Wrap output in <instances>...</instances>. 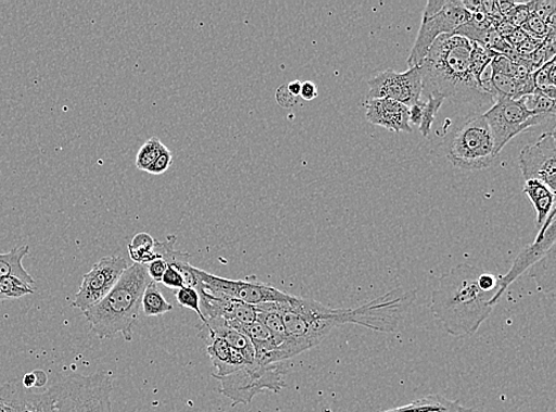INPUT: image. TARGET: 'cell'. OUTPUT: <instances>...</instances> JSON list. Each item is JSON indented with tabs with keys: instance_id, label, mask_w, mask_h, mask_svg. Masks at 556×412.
Segmentation results:
<instances>
[{
	"instance_id": "cell-6",
	"label": "cell",
	"mask_w": 556,
	"mask_h": 412,
	"mask_svg": "<svg viewBox=\"0 0 556 412\" xmlns=\"http://www.w3.org/2000/svg\"><path fill=\"white\" fill-rule=\"evenodd\" d=\"M447 158L457 170L478 172L489 168L496 159L494 139L484 114H473L465 120L452 135Z\"/></svg>"
},
{
	"instance_id": "cell-12",
	"label": "cell",
	"mask_w": 556,
	"mask_h": 412,
	"mask_svg": "<svg viewBox=\"0 0 556 412\" xmlns=\"http://www.w3.org/2000/svg\"><path fill=\"white\" fill-rule=\"evenodd\" d=\"M370 99H391L408 109L421 100L422 72L421 67L409 68L405 73L392 70L375 73L368 80Z\"/></svg>"
},
{
	"instance_id": "cell-44",
	"label": "cell",
	"mask_w": 556,
	"mask_h": 412,
	"mask_svg": "<svg viewBox=\"0 0 556 412\" xmlns=\"http://www.w3.org/2000/svg\"><path fill=\"white\" fill-rule=\"evenodd\" d=\"M0 412H12L11 408L0 398Z\"/></svg>"
},
{
	"instance_id": "cell-11",
	"label": "cell",
	"mask_w": 556,
	"mask_h": 412,
	"mask_svg": "<svg viewBox=\"0 0 556 412\" xmlns=\"http://www.w3.org/2000/svg\"><path fill=\"white\" fill-rule=\"evenodd\" d=\"M127 267V261L121 255L103 257L84 276L72 305L83 313L93 308L113 289Z\"/></svg>"
},
{
	"instance_id": "cell-40",
	"label": "cell",
	"mask_w": 556,
	"mask_h": 412,
	"mask_svg": "<svg viewBox=\"0 0 556 412\" xmlns=\"http://www.w3.org/2000/svg\"><path fill=\"white\" fill-rule=\"evenodd\" d=\"M528 36L521 28H516L507 38L506 41L514 48L519 47L527 40Z\"/></svg>"
},
{
	"instance_id": "cell-33",
	"label": "cell",
	"mask_w": 556,
	"mask_h": 412,
	"mask_svg": "<svg viewBox=\"0 0 556 412\" xmlns=\"http://www.w3.org/2000/svg\"><path fill=\"white\" fill-rule=\"evenodd\" d=\"M48 377L46 373L41 370L33 371L27 373L22 379V385L25 389L33 390L38 388H43L47 384Z\"/></svg>"
},
{
	"instance_id": "cell-15",
	"label": "cell",
	"mask_w": 556,
	"mask_h": 412,
	"mask_svg": "<svg viewBox=\"0 0 556 412\" xmlns=\"http://www.w3.org/2000/svg\"><path fill=\"white\" fill-rule=\"evenodd\" d=\"M366 118L374 125L395 134H410L409 109L391 99L366 100Z\"/></svg>"
},
{
	"instance_id": "cell-37",
	"label": "cell",
	"mask_w": 556,
	"mask_h": 412,
	"mask_svg": "<svg viewBox=\"0 0 556 412\" xmlns=\"http://www.w3.org/2000/svg\"><path fill=\"white\" fill-rule=\"evenodd\" d=\"M425 102L419 100L409 108V124L420 125Z\"/></svg>"
},
{
	"instance_id": "cell-27",
	"label": "cell",
	"mask_w": 556,
	"mask_h": 412,
	"mask_svg": "<svg viewBox=\"0 0 556 412\" xmlns=\"http://www.w3.org/2000/svg\"><path fill=\"white\" fill-rule=\"evenodd\" d=\"M445 99L438 96H429L428 101L425 102L422 111V120L419 125V130L424 137H429L433 122L437 117L439 109L444 104Z\"/></svg>"
},
{
	"instance_id": "cell-30",
	"label": "cell",
	"mask_w": 556,
	"mask_h": 412,
	"mask_svg": "<svg viewBox=\"0 0 556 412\" xmlns=\"http://www.w3.org/2000/svg\"><path fill=\"white\" fill-rule=\"evenodd\" d=\"M535 89L555 87V58L533 73Z\"/></svg>"
},
{
	"instance_id": "cell-43",
	"label": "cell",
	"mask_w": 556,
	"mask_h": 412,
	"mask_svg": "<svg viewBox=\"0 0 556 412\" xmlns=\"http://www.w3.org/2000/svg\"><path fill=\"white\" fill-rule=\"evenodd\" d=\"M382 412H414V407H413V403H409V404L404 405V407H399V408L386 410V411H382Z\"/></svg>"
},
{
	"instance_id": "cell-1",
	"label": "cell",
	"mask_w": 556,
	"mask_h": 412,
	"mask_svg": "<svg viewBox=\"0 0 556 412\" xmlns=\"http://www.w3.org/2000/svg\"><path fill=\"white\" fill-rule=\"evenodd\" d=\"M472 43L458 35L437 38L421 64L422 95L476 108L494 105L472 73Z\"/></svg>"
},
{
	"instance_id": "cell-7",
	"label": "cell",
	"mask_w": 556,
	"mask_h": 412,
	"mask_svg": "<svg viewBox=\"0 0 556 412\" xmlns=\"http://www.w3.org/2000/svg\"><path fill=\"white\" fill-rule=\"evenodd\" d=\"M286 373L278 364L262 365L255 362L242 366L226 377L215 379L222 383L219 392L228 397L231 407L235 408L239 404H251L257 394L281 392L283 388H287L286 379H283Z\"/></svg>"
},
{
	"instance_id": "cell-23",
	"label": "cell",
	"mask_w": 556,
	"mask_h": 412,
	"mask_svg": "<svg viewBox=\"0 0 556 412\" xmlns=\"http://www.w3.org/2000/svg\"><path fill=\"white\" fill-rule=\"evenodd\" d=\"M166 149L157 137H152L138 151L136 159L137 168L141 172H147Z\"/></svg>"
},
{
	"instance_id": "cell-26",
	"label": "cell",
	"mask_w": 556,
	"mask_h": 412,
	"mask_svg": "<svg viewBox=\"0 0 556 412\" xmlns=\"http://www.w3.org/2000/svg\"><path fill=\"white\" fill-rule=\"evenodd\" d=\"M521 101V104L523 108L534 115L538 114H549L554 115L556 114L555 111V100L547 98L546 96H543L539 91L525 96L519 99Z\"/></svg>"
},
{
	"instance_id": "cell-31",
	"label": "cell",
	"mask_w": 556,
	"mask_h": 412,
	"mask_svg": "<svg viewBox=\"0 0 556 412\" xmlns=\"http://www.w3.org/2000/svg\"><path fill=\"white\" fill-rule=\"evenodd\" d=\"M161 283H163L164 287L173 290H178L185 287L182 274H180L173 265H167Z\"/></svg>"
},
{
	"instance_id": "cell-17",
	"label": "cell",
	"mask_w": 556,
	"mask_h": 412,
	"mask_svg": "<svg viewBox=\"0 0 556 412\" xmlns=\"http://www.w3.org/2000/svg\"><path fill=\"white\" fill-rule=\"evenodd\" d=\"M0 398L12 412H38L41 407V394L25 389L22 382L11 380L0 388Z\"/></svg>"
},
{
	"instance_id": "cell-4",
	"label": "cell",
	"mask_w": 556,
	"mask_h": 412,
	"mask_svg": "<svg viewBox=\"0 0 556 412\" xmlns=\"http://www.w3.org/2000/svg\"><path fill=\"white\" fill-rule=\"evenodd\" d=\"M277 307L289 337V359L314 349L334 328L354 325V309H333L293 295Z\"/></svg>"
},
{
	"instance_id": "cell-35",
	"label": "cell",
	"mask_w": 556,
	"mask_h": 412,
	"mask_svg": "<svg viewBox=\"0 0 556 412\" xmlns=\"http://www.w3.org/2000/svg\"><path fill=\"white\" fill-rule=\"evenodd\" d=\"M148 275L151 280L156 282L157 285L162 280V277L165 273V270L167 267V263L165 260L162 259V257H159V259L152 261L151 263L147 264Z\"/></svg>"
},
{
	"instance_id": "cell-18",
	"label": "cell",
	"mask_w": 556,
	"mask_h": 412,
	"mask_svg": "<svg viewBox=\"0 0 556 412\" xmlns=\"http://www.w3.org/2000/svg\"><path fill=\"white\" fill-rule=\"evenodd\" d=\"M525 196L533 203L536 211L535 226L540 230L555 210V192L538 179H529L523 187Z\"/></svg>"
},
{
	"instance_id": "cell-39",
	"label": "cell",
	"mask_w": 556,
	"mask_h": 412,
	"mask_svg": "<svg viewBox=\"0 0 556 412\" xmlns=\"http://www.w3.org/2000/svg\"><path fill=\"white\" fill-rule=\"evenodd\" d=\"M318 97V88L313 82L302 83L301 98L312 101Z\"/></svg>"
},
{
	"instance_id": "cell-10",
	"label": "cell",
	"mask_w": 556,
	"mask_h": 412,
	"mask_svg": "<svg viewBox=\"0 0 556 412\" xmlns=\"http://www.w3.org/2000/svg\"><path fill=\"white\" fill-rule=\"evenodd\" d=\"M195 272L202 282L204 291L255 307L265 303L286 302L291 296L274 286L266 285V283L226 279L205 273L204 270L198 267H195Z\"/></svg>"
},
{
	"instance_id": "cell-25",
	"label": "cell",
	"mask_w": 556,
	"mask_h": 412,
	"mask_svg": "<svg viewBox=\"0 0 556 412\" xmlns=\"http://www.w3.org/2000/svg\"><path fill=\"white\" fill-rule=\"evenodd\" d=\"M493 86L496 91V99L498 97H503L513 100H519L523 97L522 84L515 80L510 75L494 72Z\"/></svg>"
},
{
	"instance_id": "cell-36",
	"label": "cell",
	"mask_w": 556,
	"mask_h": 412,
	"mask_svg": "<svg viewBox=\"0 0 556 412\" xmlns=\"http://www.w3.org/2000/svg\"><path fill=\"white\" fill-rule=\"evenodd\" d=\"M276 99L278 104L283 109L293 108L296 102H299V98L293 97L289 92L287 85H282L277 89Z\"/></svg>"
},
{
	"instance_id": "cell-13",
	"label": "cell",
	"mask_w": 556,
	"mask_h": 412,
	"mask_svg": "<svg viewBox=\"0 0 556 412\" xmlns=\"http://www.w3.org/2000/svg\"><path fill=\"white\" fill-rule=\"evenodd\" d=\"M526 182L538 179L556 191V141L553 133L543 134L534 145L526 146L519 157Z\"/></svg>"
},
{
	"instance_id": "cell-38",
	"label": "cell",
	"mask_w": 556,
	"mask_h": 412,
	"mask_svg": "<svg viewBox=\"0 0 556 412\" xmlns=\"http://www.w3.org/2000/svg\"><path fill=\"white\" fill-rule=\"evenodd\" d=\"M38 412H61L55 405L54 398L49 391L41 394V407Z\"/></svg>"
},
{
	"instance_id": "cell-5",
	"label": "cell",
	"mask_w": 556,
	"mask_h": 412,
	"mask_svg": "<svg viewBox=\"0 0 556 412\" xmlns=\"http://www.w3.org/2000/svg\"><path fill=\"white\" fill-rule=\"evenodd\" d=\"M61 412H113V383L105 371L89 376L73 375L48 390Z\"/></svg>"
},
{
	"instance_id": "cell-19",
	"label": "cell",
	"mask_w": 556,
	"mask_h": 412,
	"mask_svg": "<svg viewBox=\"0 0 556 412\" xmlns=\"http://www.w3.org/2000/svg\"><path fill=\"white\" fill-rule=\"evenodd\" d=\"M30 252L28 245L12 249L7 253H0V278L14 276L34 287L35 280L23 266L24 257Z\"/></svg>"
},
{
	"instance_id": "cell-29",
	"label": "cell",
	"mask_w": 556,
	"mask_h": 412,
	"mask_svg": "<svg viewBox=\"0 0 556 412\" xmlns=\"http://www.w3.org/2000/svg\"><path fill=\"white\" fill-rule=\"evenodd\" d=\"M530 15H533L545 23L556 20L555 0H539V2L528 3Z\"/></svg>"
},
{
	"instance_id": "cell-16",
	"label": "cell",
	"mask_w": 556,
	"mask_h": 412,
	"mask_svg": "<svg viewBox=\"0 0 556 412\" xmlns=\"http://www.w3.org/2000/svg\"><path fill=\"white\" fill-rule=\"evenodd\" d=\"M206 344H208L206 352H208L216 370V372L213 373L214 378L226 377L230 375V373L250 364L241 352L231 349L224 339L214 338Z\"/></svg>"
},
{
	"instance_id": "cell-2",
	"label": "cell",
	"mask_w": 556,
	"mask_h": 412,
	"mask_svg": "<svg viewBox=\"0 0 556 412\" xmlns=\"http://www.w3.org/2000/svg\"><path fill=\"white\" fill-rule=\"evenodd\" d=\"M482 270L462 264L439 279L432 295V314L450 336H473L494 309L493 294L484 292L478 277Z\"/></svg>"
},
{
	"instance_id": "cell-8",
	"label": "cell",
	"mask_w": 556,
	"mask_h": 412,
	"mask_svg": "<svg viewBox=\"0 0 556 412\" xmlns=\"http://www.w3.org/2000/svg\"><path fill=\"white\" fill-rule=\"evenodd\" d=\"M484 117L494 139V153L497 158L509 141L523 134L530 127L540 126L543 123L554 120V115L529 113L520 100L498 97L493 108Z\"/></svg>"
},
{
	"instance_id": "cell-20",
	"label": "cell",
	"mask_w": 556,
	"mask_h": 412,
	"mask_svg": "<svg viewBox=\"0 0 556 412\" xmlns=\"http://www.w3.org/2000/svg\"><path fill=\"white\" fill-rule=\"evenodd\" d=\"M414 412H480L441 395H428L412 402Z\"/></svg>"
},
{
	"instance_id": "cell-34",
	"label": "cell",
	"mask_w": 556,
	"mask_h": 412,
	"mask_svg": "<svg viewBox=\"0 0 556 412\" xmlns=\"http://www.w3.org/2000/svg\"><path fill=\"white\" fill-rule=\"evenodd\" d=\"M530 16L528 3H517L511 14L506 18L515 25L516 28H521Z\"/></svg>"
},
{
	"instance_id": "cell-32",
	"label": "cell",
	"mask_w": 556,
	"mask_h": 412,
	"mask_svg": "<svg viewBox=\"0 0 556 412\" xmlns=\"http://www.w3.org/2000/svg\"><path fill=\"white\" fill-rule=\"evenodd\" d=\"M174 162V154L169 149H166L161 157L154 162L147 173L152 175H162L169 171Z\"/></svg>"
},
{
	"instance_id": "cell-24",
	"label": "cell",
	"mask_w": 556,
	"mask_h": 412,
	"mask_svg": "<svg viewBox=\"0 0 556 412\" xmlns=\"http://www.w3.org/2000/svg\"><path fill=\"white\" fill-rule=\"evenodd\" d=\"M34 292V287L17 277L9 276L0 278V301L21 299Z\"/></svg>"
},
{
	"instance_id": "cell-42",
	"label": "cell",
	"mask_w": 556,
	"mask_h": 412,
	"mask_svg": "<svg viewBox=\"0 0 556 412\" xmlns=\"http://www.w3.org/2000/svg\"><path fill=\"white\" fill-rule=\"evenodd\" d=\"M287 86H288L289 92L293 97H295V98H300L301 97L302 83L300 80H294V82L288 84Z\"/></svg>"
},
{
	"instance_id": "cell-21",
	"label": "cell",
	"mask_w": 556,
	"mask_h": 412,
	"mask_svg": "<svg viewBox=\"0 0 556 412\" xmlns=\"http://www.w3.org/2000/svg\"><path fill=\"white\" fill-rule=\"evenodd\" d=\"M141 307L146 316H162L173 312L174 305L166 301L164 295L160 290L157 283L150 280L143 298H141Z\"/></svg>"
},
{
	"instance_id": "cell-9",
	"label": "cell",
	"mask_w": 556,
	"mask_h": 412,
	"mask_svg": "<svg viewBox=\"0 0 556 412\" xmlns=\"http://www.w3.org/2000/svg\"><path fill=\"white\" fill-rule=\"evenodd\" d=\"M471 15L464 9L462 0H448L447 5L430 17H422L417 41L407 60L409 68L420 67L439 36L454 35Z\"/></svg>"
},
{
	"instance_id": "cell-41",
	"label": "cell",
	"mask_w": 556,
	"mask_h": 412,
	"mask_svg": "<svg viewBox=\"0 0 556 412\" xmlns=\"http://www.w3.org/2000/svg\"><path fill=\"white\" fill-rule=\"evenodd\" d=\"M517 3L515 2H497L501 15L504 20H506L510 14L511 11L515 9Z\"/></svg>"
},
{
	"instance_id": "cell-28",
	"label": "cell",
	"mask_w": 556,
	"mask_h": 412,
	"mask_svg": "<svg viewBox=\"0 0 556 412\" xmlns=\"http://www.w3.org/2000/svg\"><path fill=\"white\" fill-rule=\"evenodd\" d=\"M176 300L180 307H185L190 309V311L195 312L202 321V324H205V319L201 312V298L198 290L184 287L176 291Z\"/></svg>"
},
{
	"instance_id": "cell-22",
	"label": "cell",
	"mask_w": 556,
	"mask_h": 412,
	"mask_svg": "<svg viewBox=\"0 0 556 412\" xmlns=\"http://www.w3.org/2000/svg\"><path fill=\"white\" fill-rule=\"evenodd\" d=\"M154 245H156V239L149 234H139L128 245V254L135 263L147 265L157 259L154 253Z\"/></svg>"
},
{
	"instance_id": "cell-3",
	"label": "cell",
	"mask_w": 556,
	"mask_h": 412,
	"mask_svg": "<svg viewBox=\"0 0 556 412\" xmlns=\"http://www.w3.org/2000/svg\"><path fill=\"white\" fill-rule=\"evenodd\" d=\"M150 280L146 265L128 266L105 298L84 313L90 332L100 339L123 334L126 341H132L141 298Z\"/></svg>"
},
{
	"instance_id": "cell-14",
	"label": "cell",
	"mask_w": 556,
	"mask_h": 412,
	"mask_svg": "<svg viewBox=\"0 0 556 412\" xmlns=\"http://www.w3.org/2000/svg\"><path fill=\"white\" fill-rule=\"evenodd\" d=\"M555 210L549 214L546 224L539 230L534 242L528 245V247L516 257L509 272L501 276L498 301L502 295L506 292L517 278L521 277L529 267L535 266L545 259L554 249L556 240Z\"/></svg>"
}]
</instances>
